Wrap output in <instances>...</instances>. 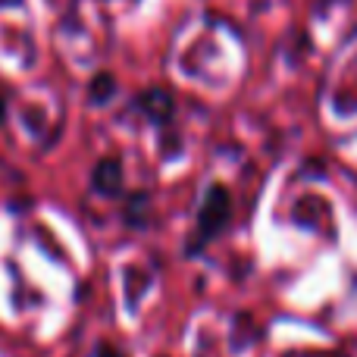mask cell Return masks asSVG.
Returning <instances> with one entry per match:
<instances>
[{
    "label": "cell",
    "instance_id": "1",
    "mask_svg": "<svg viewBox=\"0 0 357 357\" xmlns=\"http://www.w3.org/2000/svg\"><path fill=\"white\" fill-rule=\"evenodd\" d=\"M222 220H229V204H226V195H222L220 188H213V195H210V201H207V210L201 213V226H207V235H210L222 226Z\"/></svg>",
    "mask_w": 357,
    "mask_h": 357
},
{
    "label": "cell",
    "instance_id": "2",
    "mask_svg": "<svg viewBox=\"0 0 357 357\" xmlns=\"http://www.w3.org/2000/svg\"><path fill=\"white\" fill-rule=\"evenodd\" d=\"M100 357H119V354L113 351V348H100Z\"/></svg>",
    "mask_w": 357,
    "mask_h": 357
}]
</instances>
